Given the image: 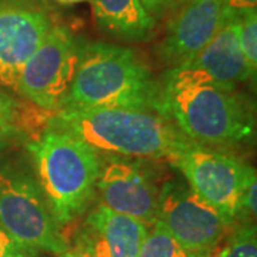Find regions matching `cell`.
I'll use <instances>...</instances> for the list:
<instances>
[{"mask_svg":"<svg viewBox=\"0 0 257 257\" xmlns=\"http://www.w3.org/2000/svg\"><path fill=\"white\" fill-rule=\"evenodd\" d=\"M159 113L172 120L189 140L203 146H233L256 133L251 104L197 69L172 67L162 82Z\"/></svg>","mask_w":257,"mask_h":257,"instance_id":"6da1fadb","label":"cell"},{"mask_svg":"<svg viewBox=\"0 0 257 257\" xmlns=\"http://www.w3.org/2000/svg\"><path fill=\"white\" fill-rule=\"evenodd\" d=\"M49 127L70 133L97 152L132 159L172 160L192 143L172 120L152 110L63 107Z\"/></svg>","mask_w":257,"mask_h":257,"instance_id":"7a4b0ae2","label":"cell"},{"mask_svg":"<svg viewBox=\"0 0 257 257\" xmlns=\"http://www.w3.org/2000/svg\"><path fill=\"white\" fill-rule=\"evenodd\" d=\"M159 82L133 49L104 42L80 43L79 63L64 107L159 113Z\"/></svg>","mask_w":257,"mask_h":257,"instance_id":"3957f363","label":"cell"},{"mask_svg":"<svg viewBox=\"0 0 257 257\" xmlns=\"http://www.w3.org/2000/svg\"><path fill=\"white\" fill-rule=\"evenodd\" d=\"M28 149L55 220L59 226L72 223L89 209L97 192L100 152L70 133L49 126Z\"/></svg>","mask_w":257,"mask_h":257,"instance_id":"277c9868","label":"cell"},{"mask_svg":"<svg viewBox=\"0 0 257 257\" xmlns=\"http://www.w3.org/2000/svg\"><path fill=\"white\" fill-rule=\"evenodd\" d=\"M0 229L33 251L60 256L69 248L40 184L26 173L0 172Z\"/></svg>","mask_w":257,"mask_h":257,"instance_id":"5b68a950","label":"cell"},{"mask_svg":"<svg viewBox=\"0 0 257 257\" xmlns=\"http://www.w3.org/2000/svg\"><path fill=\"white\" fill-rule=\"evenodd\" d=\"M170 163L184 176L187 186L221 214L229 224L239 217L241 196L256 179V170L237 157L192 142Z\"/></svg>","mask_w":257,"mask_h":257,"instance_id":"8992f818","label":"cell"},{"mask_svg":"<svg viewBox=\"0 0 257 257\" xmlns=\"http://www.w3.org/2000/svg\"><path fill=\"white\" fill-rule=\"evenodd\" d=\"M80 43L69 29L55 25L23 64L16 92L46 110L64 107L79 63Z\"/></svg>","mask_w":257,"mask_h":257,"instance_id":"52a82bcc","label":"cell"},{"mask_svg":"<svg viewBox=\"0 0 257 257\" xmlns=\"http://www.w3.org/2000/svg\"><path fill=\"white\" fill-rule=\"evenodd\" d=\"M157 220L193 257L210 256L230 226L189 186L172 180L160 187Z\"/></svg>","mask_w":257,"mask_h":257,"instance_id":"ba28073f","label":"cell"},{"mask_svg":"<svg viewBox=\"0 0 257 257\" xmlns=\"http://www.w3.org/2000/svg\"><path fill=\"white\" fill-rule=\"evenodd\" d=\"M97 193L100 204L110 210L132 216L147 226L157 220L160 187L146 167L132 157H101Z\"/></svg>","mask_w":257,"mask_h":257,"instance_id":"9c48e42d","label":"cell"},{"mask_svg":"<svg viewBox=\"0 0 257 257\" xmlns=\"http://www.w3.org/2000/svg\"><path fill=\"white\" fill-rule=\"evenodd\" d=\"M53 20L33 0L0 2V67L5 87L16 90L23 64L45 42Z\"/></svg>","mask_w":257,"mask_h":257,"instance_id":"30bf717a","label":"cell"},{"mask_svg":"<svg viewBox=\"0 0 257 257\" xmlns=\"http://www.w3.org/2000/svg\"><path fill=\"white\" fill-rule=\"evenodd\" d=\"M226 22L223 0H187L169 22L157 56L173 67L187 63Z\"/></svg>","mask_w":257,"mask_h":257,"instance_id":"8fae6325","label":"cell"},{"mask_svg":"<svg viewBox=\"0 0 257 257\" xmlns=\"http://www.w3.org/2000/svg\"><path fill=\"white\" fill-rule=\"evenodd\" d=\"M197 69L223 86L236 87V84L256 79L244 55L237 36V20H227L210 42L187 63L179 64Z\"/></svg>","mask_w":257,"mask_h":257,"instance_id":"7c38bea8","label":"cell"},{"mask_svg":"<svg viewBox=\"0 0 257 257\" xmlns=\"http://www.w3.org/2000/svg\"><path fill=\"white\" fill-rule=\"evenodd\" d=\"M101 32L127 42H146L155 35L156 22L140 0H92Z\"/></svg>","mask_w":257,"mask_h":257,"instance_id":"4fadbf2b","label":"cell"},{"mask_svg":"<svg viewBox=\"0 0 257 257\" xmlns=\"http://www.w3.org/2000/svg\"><path fill=\"white\" fill-rule=\"evenodd\" d=\"M87 226L100 237L110 257H138L150 226L127 214H120L99 204L90 213Z\"/></svg>","mask_w":257,"mask_h":257,"instance_id":"5bb4252c","label":"cell"},{"mask_svg":"<svg viewBox=\"0 0 257 257\" xmlns=\"http://www.w3.org/2000/svg\"><path fill=\"white\" fill-rule=\"evenodd\" d=\"M150 227L138 257H193L176 241L162 221L156 220Z\"/></svg>","mask_w":257,"mask_h":257,"instance_id":"9a60e30c","label":"cell"},{"mask_svg":"<svg viewBox=\"0 0 257 257\" xmlns=\"http://www.w3.org/2000/svg\"><path fill=\"white\" fill-rule=\"evenodd\" d=\"M239 45L248 67L257 72V12H251L237 20Z\"/></svg>","mask_w":257,"mask_h":257,"instance_id":"2e32d148","label":"cell"},{"mask_svg":"<svg viewBox=\"0 0 257 257\" xmlns=\"http://www.w3.org/2000/svg\"><path fill=\"white\" fill-rule=\"evenodd\" d=\"M216 257H257L256 227L240 226Z\"/></svg>","mask_w":257,"mask_h":257,"instance_id":"e0dca14e","label":"cell"},{"mask_svg":"<svg viewBox=\"0 0 257 257\" xmlns=\"http://www.w3.org/2000/svg\"><path fill=\"white\" fill-rule=\"evenodd\" d=\"M19 114L18 101L9 94L0 92V142L16 130Z\"/></svg>","mask_w":257,"mask_h":257,"instance_id":"ac0fdd59","label":"cell"},{"mask_svg":"<svg viewBox=\"0 0 257 257\" xmlns=\"http://www.w3.org/2000/svg\"><path fill=\"white\" fill-rule=\"evenodd\" d=\"M257 193V177L253 179L248 186L246 187V190L241 196L239 207V219H254L256 217V194Z\"/></svg>","mask_w":257,"mask_h":257,"instance_id":"d6986e66","label":"cell"},{"mask_svg":"<svg viewBox=\"0 0 257 257\" xmlns=\"http://www.w3.org/2000/svg\"><path fill=\"white\" fill-rule=\"evenodd\" d=\"M227 20H239L241 16L257 12V0H223Z\"/></svg>","mask_w":257,"mask_h":257,"instance_id":"ffe728a7","label":"cell"},{"mask_svg":"<svg viewBox=\"0 0 257 257\" xmlns=\"http://www.w3.org/2000/svg\"><path fill=\"white\" fill-rule=\"evenodd\" d=\"M0 257H36V251L16 243L0 229Z\"/></svg>","mask_w":257,"mask_h":257,"instance_id":"44dd1931","label":"cell"},{"mask_svg":"<svg viewBox=\"0 0 257 257\" xmlns=\"http://www.w3.org/2000/svg\"><path fill=\"white\" fill-rule=\"evenodd\" d=\"M60 257H94L90 234L84 233L82 237H79L73 247L67 248Z\"/></svg>","mask_w":257,"mask_h":257,"instance_id":"7402d4cb","label":"cell"},{"mask_svg":"<svg viewBox=\"0 0 257 257\" xmlns=\"http://www.w3.org/2000/svg\"><path fill=\"white\" fill-rule=\"evenodd\" d=\"M143 8L146 9V12L155 19L156 16H160L169 6V3L172 0H140Z\"/></svg>","mask_w":257,"mask_h":257,"instance_id":"603a6c76","label":"cell"},{"mask_svg":"<svg viewBox=\"0 0 257 257\" xmlns=\"http://www.w3.org/2000/svg\"><path fill=\"white\" fill-rule=\"evenodd\" d=\"M90 239H92L93 254H94V257H110L109 256V251H107V247L104 244V241L100 237L96 236V239H93L92 236H90Z\"/></svg>","mask_w":257,"mask_h":257,"instance_id":"cb8c5ba5","label":"cell"},{"mask_svg":"<svg viewBox=\"0 0 257 257\" xmlns=\"http://www.w3.org/2000/svg\"><path fill=\"white\" fill-rule=\"evenodd\" d=\"M62 5H74V3H82V2H87V0H56Z\"/></svg>","mask_w":257,"mask_h":257,"instance_id":"d4e9b609","label":"cell"},{"mask_svg":"<svg viewBox=\"0 0 257 257\" xmlns=\"http://www.w3.org/2000/svg\"><path fill=\"white\" fill-rule=\"evenodd\" d=\"M0 86L5 87V77H3V72H2V67H0Z\"/></svg>","mask_w":257,"mask_h":257,"instance_id":"484cf974","label":"cell"},{"mask_svg":"<svg viewBox=\"0 0 257 257\" xmlns=\"http://www.w3.org/2000/svg\"><path fill=\"white\" fill-rule=\"evenodd\" d=\"M197 257H210V256H197Z\"/></svg>","mask_w":257,"mask_h":257,"instance_id":"4316f807","label":"cell"}]
</instances>
